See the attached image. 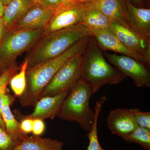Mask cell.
Returning a JSON list of instances; mask_svg holds the SVG:
<instances>
[{
	"mask_svg": "<svg viewBox=\"0 0 150 150\" xmlns=\"http://www.w3.org/2000/svg\"><path fill=\"white\" fill-rule=\"evenodd\" d=\"M99 46L100 48L120 53L129 56L149 66L143 57L130 51L121 43L110 28L95 29L89 30Z\"/></svg>",
	"mask_w": 150,
	"mask_h": 150,
	"instance_id": "12",
	"label": "cell"
},
{
	"mask_svg": "<svg viewBox=\"0 0 150 150\" xmlns=\"http://www.w3.org/2000/svg\"><path fill=\"white\" fill-rule=\"evenodd\" d=\"M84 4L86 8L99 11L112 21L128 28L125 19L126 0H93Z\"/></svg>",
	"mask_w": 150,
	"mask_h": 150,
	"instance_id": "14",
	"label": "cell"
},
{
	"mask_svg": "<svg viewBox=\"0 0 150 150\" xmlns=\"http://www.w3.org/2000/svg\"><path fill=\"white\" fill-rule=\"evenodd\" d=\"M2 73V72L1 71H0V75H1V74Z\"/></svg>",
	"mask_w": 150,
	"mask_h": 150,
	"instance_id": "35",
	"label": "cell"
},
{
	"mask_svg": "<svg viewBox=\"0 0 150 150\" xmlns=\"http://www.w3.org/2000/svg\"><path fill=\"white\" fill-rule=\"evenodd\" d=\"M106 100L105 96L101 97L98 100H97L94 108L95 118L92 128L87 134V137L89 141L88 146L87 150H105L100 144L98 135V122L100 112L101 110L103 105ZM115 150H121L117 149Z\"/></svg>",
	"mask_w": 150,
	"mask_h": 150,
	"instance_id": "20",
	"label": "cell"
},
{
	"mask_svg": "<svg viewBox=\"0 0 150 150\" xmlns=\"http://www.w3.org/2000/svg\"><path fill=\"white\" fill-rule=\"evenodd\" d=\"M60 4H67L70 3L76 2V0H59Z\"/></svg>",
	"mask_w": 150,
	"mask_h": 150,
	"instance_id": "31",
	"label": "cell"
},
{
	"mask_svg": "<svg viewBox=\"0 0 150 150\" xmlns=\"http://www.w3.org/2000/svg\"><path fill=\"white\" fill-rule=\"evenodd\" d=\"M63 142L40 136L25 135L13 150H63Z\"/></svg>",
	"mask_w": 150,
	"mask_h": 150,
	"instance_id": "17",
	"label": "cell"
},
{
	"mask_svg": "<svg viewBox=\"0 0 150 150\" xmlns=\"http://www.w3.org/2000/svg\"><path fill=\"white\" fill-rule=\"evenodd\" d=\"M107 123L111 134L121 138L131 133L138 126L131 109L127 108L111 110L108 116Z\"/></svg>",
	"mask_w": 150,
	"mask_h": 150,
	"instance_id": "13",
	"label": "cell"
},
{
	"mask_svg": "<svg viewBox=\"0 0 150 150\" xmlns=\"http://www.w3.org/2000/svg\"><path fill=\"white\" fill-rule=\"evenodd\" d=\"M11 99L7 93L4 98L1 110L2 118L6 131L13 139L18 142L25 134L21 130L19 122L16 119L10 108Z\"/></svg>",
	"mask_w": 150,
	"mask_h": 150,
	"instance_id": "18",
	"label": "cell"
},
{
	"mask_svg": "<svg viewBox=\"0 0 150 150\" xmlns=\"http://www.w3.org/2000/svg\"><path fill=\"white\" fill-rule=\"evenodd\" d=\"M90 36L89 30L81 24L43 34L28 51L25 59L27 69L60 56L79 40Z\"/></svg>",
	"mask_w": 150,
	"mask_h": 150,
	"instance_id": "2",
	"label": "cell"
},
{
	"mask_svg": "<svg viewBox=\"0 0 150 150\" xmlns=\"http://www.w3.org/2000/svg\"><path fill=\"white\" fill-rule=\"evenodd\" d=\"M38 2L55 9L60 5L59 0H36Z\"/></svg>",
	"mask_w": 150,
	"mask_h": 150,
	"instance_id": "28",
	"label": "cell"
},
{
	"mask_svg": "<svg viewBox=\"0 0 150 150\" xmlns=\"http://www.w3.org/2000/svg\"><path fill=\"white\" fill-rule=\"evenodd\" d=\"M27 67V61L25 59L19 71L13 76L9 83L13 93L18 98L22 95L26 88Z\"/></svg>",
	"mask_w": 150,
	"mask_h": 150,
	"instance_id": "22",
	"label": "cell"
},
{
	"mask_svg": "<svg viewBox=\"0 0 150 150\" xmlns=\"http://www.w3.org/2000/svg\"><path fill=\"white\" fill-rule=\"evenodd\" d=\"M125 19L128 28L144 39L150 40V9L135 6L126 0Z\"/></svg>",
	"mask_w": 150,
	"mask_h": 150,
	"instance_id": "11",
	"label": "cell"
},
{
	"mask_svg": "<svg viewBox=\"0 0 150 150\" xmlns=\"http://www.w3.org/2000/svg\"><path fill=\"white\" fill-rule=\"evenodd\" d=\"M6 31V26L2 17H0V43L2 40Z\"/></svg>",
	"mask_w": 150,
	"mask_h": 150,
	"instance_id": "29",
	"label": "cell"
},
{
	"mask_svg": "<svg viewBox=\"0 0 150 150\" xmlns=\"http://www.w3.org/2000/svg\"><path fill=\"white\" fill-rule=\"evenodd\" d=\"M83 53L72 57L62 65L43 90L40 99L70 91L81 79Z\"/></svg>",
	"mask_w": 150,
	"mask_h": 150,
	"instance_id": "6",
	"label": "cell"
},
{
	"mask_svg": "<svg viewBox=\"0 0 150 150\" xmlns=\"http://www.w3.org/2000/svg\"><path fill=\"white\" fill-rule=\"evenodd\" d=\"M12 0H2L3 3H4L5 6L7 5Z\"/></svg>",
	"mask_w": 150,
	"mask_h": 150,
	"instance_id": "34",
	"label": "cell"
},
{
	"mask_svg": "<svg viewBox=\"0 0 150 150\" xmlns=\"http://www.w3.org/2000/svg\"><path fill=\"white\" fill-rule=\"evenodd\" d=\"M130 109L138 126L150 130V112H143L138 108Z\"/></svg>",
	"mask_w": 150,
	"mask_h": 150,
	"instance_id": "24",
	"label": "cell"
},
{
	"mask_svg": "<svg viewBox=\"0 0 150 150\" xmlns=\"http://www.w3.org/2000/svg\"><path fill=\"white\" fill-rule=\"evenodd\" d=\"M5 6L4 5L2 0H0V17H2Z\"/></svg>",
	"mask_w": 150,
	"mask_h": 150,
	"instance_id": "30",
	"label": "cell"
},
{
	"mask_svg": "<svg viewBox=\"0 0 150 150\" xmlns=\"http://www.w3.org/2000/svg\"><path fill=\"white\" fill-rule=\"evenodd\" d=\"M105 55L117 69L131 78L137 87H150V73L147 65L125 55L108 53Z\"/></svg>",
	"mask_w": 150,
	"mask_h": 150,
	"instance_id": "8",
	"label": "cell"
},
{
	"mask_svg": "<svg viewBox=\"0 0 150 150\" xmlns=\"http://www.w3.org/2000/svg\"><path fill=\"white\" fill-rule=\"evenodd\" d=\"M132 1L138 5H140L142 4V0H132Z\"/></svg>",
	"mask_w": 150,
	"mask_h": 150,
	"instance_id": "33",
	"label": "cell"
},
{
	"mask_svg": "<svg viewBox=\"0 0 150 150\" xmlns=\"http://www.w3.org/2000/svg\"><path fill=\"white\" fill-rule=\"evenodd\" d=\"M86 9L85 17L81 24L88 30L110 28L112 21L110 18L97 10L86 8Z\"/></svg>",
	"mask_w": 150,
	"mask_h": 150,
	"instance_id": "19",
	"label": "cell"
},
{
	"mask_svg": "<svg viewBox=\"0 0 150 150\" xmlns=\"http://www.w3.org/2000/svg\"><path fill=\"white\" fill-rule=\"evenodd\" d=\"M36 2V0H12L5 6L2 18L6 32L12 29Z\"/></svg>",
	"mask_w": 150,
	"mask_h": 150,
	"instance_id": "16",
	"label": "cell"
},
{
	"mask_svg": "<svg viewBox=\"0 0 150 150\" xmlns=\"http://www.w3.org/2000/svg\"><path fill=\"white\" fill-rule=\"evenodd\" d=\"M45 124L43 120L40 119H34L32 133L33 135L40 136L45 131Z\"/></svg>",
	"mask_w": 150,
	"mask_h": 150,
	"instance_id": "27",
	"label": "cell"
},
{
	"mask_svg": "<svg viewBox=\"0 0 150 150\" xmlns=\"http://www.w3.org/2000/svg\"><path fill=\"white\" fill-rule=\"evenodd\" d=\"M93 95L89 86L80 79L70 90L57 117L66 121L76 122L84 131L89 132L95 118V110L89 105Z\"/></svg>",
	"mask_w": 150,
	"mask_h": 150,
	"instance_id": "4",
	"label": "cell"
},
{
	"mask_svg": "<svg viewBox=\"0 0 150 150\" xmlns=\"http://www.w3.org/2000/svg\"><path fill=\"white\" fill-rule=\"evenodd\" d=\"M44 29L11 30L5 33L0 43V71L3 72L16 64V59L33 47Z\"/></svg>",
	"mask_w": 150,
	"mask_h": 150,
	"instance_id": "5",
	"label": "cell"
},
{
	"mask_svg": "<svg viewBox=\"0 0 150 150\" xmlns=\"http://www.w3.org/2000/svg\"><path fill=\"white\" fill-rule=\"evenodd\" d=\"M17 142L0 126V150H13Z\"/></svg>",
	"mask_w": 150,
	"mask_h": 150,
	"instance_id": "25",
	"label": "cell"
},
{
	"mask_svg": "<svg viewBox=\"0 0 150 150\" xmlns=\"http://www.w3.org/2000/svg\"><path fill=\"white\" fill-rule=\"evenodd\" d=\"M19 69L16 64L3 71L0 75V126L5 129L4 123L2 118L1 110L4 98L7 93V86L13 76Z\"/></svg>",
	"mask_w": 150,
	"mask_h": 150,
	"instance_id": "23",
	"label": "cell"
},
{
	"mask_svg": "<svg viewBox=\"0 0 150 150\" xmlns=\"http://www.w3.org/2000/svg\"><path fill=\"white\" fill-rule=\"evenodd\" d=\"M124 141L139 145L144 149L150 150V130L138 126L130 134L122 137Z\"/></svg>",
	"mask_w": 150,
	"mask_h": 150,
	"instance_id": "21",
	"label": "cell"
},
{
	"mask_svg": "<svg viewBox=\"0 0 150 150\" xmlns=\"http://www.w3.org/2000/svg\"><path fill=\"white\" fill-rule=\"evenodd\" d=\"M92 1L93 0H76V2L84 4L88 2L91 1Z\"/></svg>",
	"mask_w": 150,
	"mask_h": 150,
	"instance_id": "32",
	"label": "cell"
},
{
	"mask_svg": "<svg viewBox=\"0 0 150 150\" xmlns=\"http://www.w3.org/2000/svg\"><path fill=\"white\" fill-rule=\"evenodd\" d=\"M86 13L84 4L73 2L60 4L54 10L49 22L44 28L43 34L81 24Z\"/></svg>",
	"mask_w": 150,
	"mask_h": 150,
	"instance_id": "7",
	"label": "cell"
},
{
	"mask_svg": "<svg viewBox=\"0 0 150 150\" xmlns=\"http://www.w3.org/2000/svg\"><path fill=\"white\" fill-rule=\"evenodd\" d=\"M126 76L106 61L93 36L83 53L81 79L89 86L93 94L106 85L121 83Z\"/></svg>",
	"mask_w": 150,
	"mask_h": 150,
	"instance_id": "3",
	"label": "cell"
},
{
	"mask_svg": "<svg viewBox=\"0 0 150 150\" xmlns=\"http://www.w3.org/2000/svg\"><path fill=\"white\" fill-rule=\"evenodd\" d=\"M110 29L130 51L142 56L150 64V40L144 39L116 21H112Z\"/></svg>",
	"mask_w": 150,
	"mask_h": 150,
	"instance_id": "9",
	"label": "cell"
},
{
	"mask_svg": "<svg viewBox=\"0 0 150 150\" xmlns=\"http://www.w3.org/2000/svg\"><path fill=\"white\" fill-rule=\"evenodd\" d=\"M34 119L28 115L22 117L19 122L21 130L23 134H27L32 133Z\"/></svg>",
	"mask_w": 150,
	"mask_h": 150,
	"instance_id": "26",
	"label": "cell"
},
{
	"mask_svg": "<svg viewBox=\"0 0 150 150\" xmlns=\"http://www.w3.org/2000/svg\"><path fill=\"white\" fill-rule=\"evenodd\" d=\"M54 10L36 1L11 30L44 29Z\"/></svg>",
	"mask_w": 150,
	"mask_h": 150,
	"instance_id": "10",
	"label": "cell"
},
{
	"mask_svg": "<svg viewBox=\"0 0 150 150\" xmlns=\"http://www.w3.org/2000/svg\"><path fill=\"white\" fill-rule=\"evenodd\" d=\"M69 92L40 98L35 104L33 112L28 116L33 119L53 120L57 117L62 103Z\"/></svg>",
	"mask_w": 150,
	"mask_h": 150,
	"instance_id": "15",
	"label": "cell"
},
{
	"mask_svg": "<svg viewBox=\"0 0 150 150\" xmlns=\"http://www.w3.org/2000/svg\"><path fill=\"white\" fill-rule=\"evenodd\" d=\"M90 38H84L60 56L27 69L26 88L19 97L21 104L25 107L35 106L43 90L57 71L67 60L84 51Z\"/></svg>",
	"mask_w": 150,
	"mask_h": 150,
	"instance_id": "1",
	"label": "cell"
}]
</instances>
